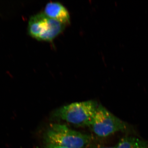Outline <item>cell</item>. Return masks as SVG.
Here are the masks:
<instances>
[{
  "label": "cell",
  "instance_id": "1",
  "mask_svg": "<svg viewBox=\"0 0 148 148\" xmlns=\"http://www.w3.org/2000/svg\"><path fill=\"white\" fill-rule=\"evenodd\" d=\"M44 137L47 144L67 148H83L91 141L89 135L58 123L51 124L47 130Z\"/></svg>",
  "mask_w": 148,
  "mask_h": 148
},
{
  "label": "cell",
  "instance_id": "2",
  "mask_svg": "<svg viewBox=\"0 0 148 148\" xmlns=\"http://www.w3.org/2000/svg\"><path fill=\"white\" fill-rule=\"evenodd\" d=\"M98 105L95 101L72 103L56 111L58 118L78 126H88L95 113Z\"/></svg>",
  "mask_w": 148,
  "mask_h": 148
},
{
  "label": "cell",
  "instance_id": "3",
  "mask_svg": "<svg viewBox=\"0 0 148 148\" xmlns=\"http://www.w3.org/2000/svg\"><path fill=\"white\" fill-rule=\"evenodd\" d=\"M66 26L40 12L30 17L28 33L38 40L51 42L64 31Z\"/></svg>",
  "mask_w": 148,
  "mask_h": 148
},
{
  "label": "cell",
  "instance_id": "4",
  "mask_svg": "<svg viewBox=\"0 0 148 148\" xmlns=\"http://www.w3.org/2000/svg\"><path fill=\"white\" fill-rule=\"evenodd\" d=\"M88 126L100 137H106L115 132L124 131L127 128L125 122L101 105L98 106Z\"/></svg>",
  "mask_w": 148,
  "mask_h": 148
},
{
  "label": "cell",
  "instance_id": "5",
  "mask_svg": "<svg viewBox=\"0 0 148 148\" xmlns=\"http://www.w3.org/2000/svg\"><path fill=\"white\" fill-rule=\"evenodd\" d=\"M43 13L49 18L67 25L70 23V14L67 9L61 3L51 2L47 4Z\"/></svg>",
  "mask_w": 148,
  "mask_h": 148
},
{
  "label": "cell",
  "instance_id": "6",
  "mask_svg": "<svg viewBox=\"0 0 148 148\" xmlns=\"http://www.w3.org/2000/svg\"><path fill=\"white\" fill-rule=\"evenodd\" d=\"M147 145L145 141L133 137L122 138L115 148H147Z\"/></svg>",
  "mask_w": 148,
  "mask_h": 148
},
{
  "label": "cell",
  "instance_id": "7",
  "mask_svg": "<svg viewBox=\"0 0 148 148\" xmlns=\"http://www.w3.org/2000/svg\"><path fill=\"white\" fill-rule=\"evenodd\" d=\"M45 148H67L61 147V146L55 145L47 144Z\"/></svg>",
  "mask_w": 148,
  "mask_h": 148
},
{
  "label": "cell",
  "instance_id": "8",
  "mask_svg": "<svg viewBox=\"0 0 148 148\" xmlns=\"http://www.w3.org/2000/svg\"><path fill=\"white\" fill-rule=\"evenodd\" d=\"M98 148H115V147H99Z\"/></svg>",
  "mask_w": 148,
  "mask_h": 148
}]
</instances>
